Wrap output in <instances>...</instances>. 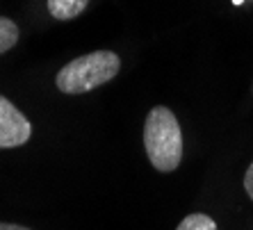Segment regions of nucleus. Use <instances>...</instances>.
<instances>
[{
    "instance_id": "5",
    "label": "nucleus",
    "mask_w": 253,
    "mask_h": 230,
    "mask_svg": "<svg viewBox=\"0 0 253 230\" xmlns=\"http://www.w3.org/2000/svg\"><path fill=\"white\" fill-rule=\"evenodd\" d=\"M18 41V25L12 18L0 16V55L12 50Z\"/></svg>"
},
{
    "instance_id": "4",
    "label": "nucleus",
    "mask_w": 253,
    "mask_h": 230,
    "mask_svg": "<svg viewBox=\"0 0 253 230\" xmlns=\"http://www.w3.org/2000/svg\"><path fill=\"white\" fill-rule=\"evenodd\" d=\"M89 7V0H48V12L57 21H71Z\"/></svg>"
},
{
    "instance_id": "2",
    "label": "nucleus",
    "mask_w": 253,
    "mask_h": 230,
    "mask_svg": "<svg viewBox=\"0 0 253 230\" xmlns=\"http://www.w3.org/2000/svg\"><path fill=\"white\" fill-rule=\"evenodd\" d=\"M121 71V59L112 50H94L71 59L55 76V84L62 94L80 96L107 84Z\"/></svg>"
},
{
    "instance_id": "7",
    "label": "nucleus",
    "mask_w": 253,
    "mask_h": 230,
    "mask_svg": "<svg viewBox=\"0 0 253 230\" xmlns=\"http://www.w3.org/2000/svg\"><path fill=\"white\" fill-rule=\"evenodd\" d=\"M244 189H247L249 198H251V201H253V162H251V164H249L247 173H244Z\"/></svg>"
},
{
    "instance_id": "3",
    "label": "nucleus",
    "mask_w": 253,
    "mask_h": 230,
    "mask_svg": "<svg viewBox=\"0 0 253 230\" xmlns=\"http://www.w3.org/2000/svg\"><path fill=\"white\" fill-rule=\"evenodd\" d=\"M32 125L9 98L0 96V148H18L30 142Z\"/></svg>"
},
{
    "instance_id": "8",
    "label": "nucleus",
    "mask_w": 253,
    "mask_h": 230,
    "mask_svg": "<svg viewBox=\"0 0 253 230\" xmlns=\"http://www.w3.org/2000/svg\"><path fill=\"white\" fill-rule=\"evenodd\" d=\"M0 230H30V228L18 226V224H0Z\"/></svg>"
},
{
    "instance_id": "9",
    "label": "nucleus",
    "mask_w": 253,
    "mask_h": 230,
    "mask_svg": "<svg viewBox=\"0 0 253 230\" xmlns=\"http://www.w3.org/2000/svg\"><path fill=\"white\" fill-rule=\"evenodd\" d=\"M237 2H240V0H237Z\"/></svg>"
},
{
    "instance_id": "1",
    "label": "nucleus",
    "mask_w": 253,
    "mask_h": 230,
    "mask_svg": "<svg viewBox=\"0 0 253 230\" xmlns=\"http://www.w3.org/2000/svg\"><path fill=\"white\" fill-rule=\"evenodd\" d=\"M144 148L155 171L171 173L183 159V132L169 107H153L144 123Z\"/></svg>"
},
{
    "instance_id": "6",
    "label": "nucleus",
    "mask_w": 253,
    "mask_h": 230,
    "mask_svg": "<svg viewBox=\"0 0 253 230\" xmlns=\"http://www.w3.org/2000/svg\"><path fill=\"white\" fill-rule=\"evenodd\" d=\"M176 230H217V224H214V219L208 217V214L194 212V214H187V217L178 224Z\"/></svg>"
}]
</instances>
